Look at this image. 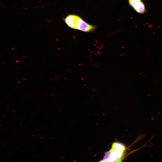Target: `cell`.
Masks as SVG:
<instances>
[{
    "instance_id": "obj_2",
    "label": "cell",
    "mask_w": 162,
    "mask_h": 162,
    "mask_svg": "<svg viewBox=\"0 0 162 162\" xmlns=\"http://www.w3.org/2000/svg\"><path fill=\"white\" fill-rule=\"evenodd\" d=\"M125 148V146L121 143L114 142L111 149L105 154L100 161H121L124 158Z\"/></svg>"
},
{
    "instance_id": "obj_3",
    "label": "cell",
    "mask_w": 162,
    "mask_h": 162,
    "mask_svg": "<svg viewBox=\"0 0 162 162\" xmlns=\"http://www.w3.org/2000/svg\"><path fill=\"white\" fill-rule=\"evenodd\" d=\"M130 5L137 12L143 14L145 12V6L141 0H128Z\"/></svg>"
},
{
    "instance_id": "obj_1",
    "label": "cell",
    "mask_w": 162,
    "mask_h": 162,
    "mask_svg": "<svg viewBox=\"0 0 162 162\" xmlns=\"http://www.w3.org/2000/svg\"><path fill=\"white\" fill-rule=\"evenodd\" d=\"M63 20L69 28L83 32H92L96 28L95 26L88 24L80 16L74 14L67 15Z\"/></svg>"
},
{
    "instance_id": "obj_4",
    "label": "cell",
    "mask_w": 162,
    "mask_h": 162,
    "mask_svg": "<svg viewBox=\"0 0 162 162\" xmlns=\"http://www.w3.org/2000/svg\"><path fill=\"white\" fill-rule=\"evenodd\" d=\"M40 138V139H42L43 138Z\"/></svg>"
}]
</instances>
